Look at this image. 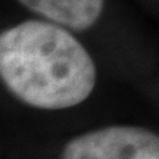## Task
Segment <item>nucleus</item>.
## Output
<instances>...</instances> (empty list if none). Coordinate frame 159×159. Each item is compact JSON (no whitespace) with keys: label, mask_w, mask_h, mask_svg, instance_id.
<instances>
[{"label":"nucleus","mask_w":159,"mask_h":159,"mask_svg":"<svg viewBox=\"0 0 159 159\" xmlns=\"http://www.w3.org/2000/svg\"><path fill=\"white\" fill-rule=\"evenodd\" d=\"M0 80L21 102L59 111L89 99L97 68L71 31L28 19L0 33Z\"/></svg>","instance_id":"obj_1"},{"label":"nucleus","mask_w":159,"mask_h":159,"mask_svg":"<svg viewBox=\"0 0 159 159\" xmlns=\"http://www.w3.org/2000/svg\"><path fill=\"white\" fill-rule=\"evenodd\" d=\"M62 159H159V137L142 127H105L69 140Z\"/></svg>","instance_id":"obj_2"},{"label":"nucleus","mask_w":159,"mask_h":159,"mask_svg":"<svg viewBox=\"0 0 159 159\" xmlns=\"http://www.w3.org/2000/svg\"><path fill=\"white\" fill-rule=\"evenodd\" d=\"M47 22L68 31H85L100 19L105 0H18Z\"/></svg>","instance_id":"obj_3"}]
</instances>
